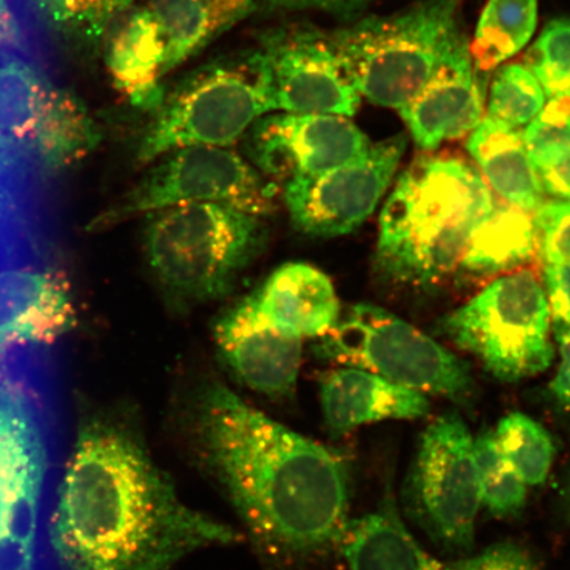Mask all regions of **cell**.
<instances>
[{
    "label": "cell",
    "mask_w": 570,
    "mask_h": 570,
    "mask_svg": "<svg viewBox=\"0 0 570 570\" xmlns=\"http://www.w3.org/2000/svg\"><path fill=\"white\" fill-rule=\"evenodd\" d=\"M30 261L0 266V366L11 352L52 346L76 326L67 277Z\"/></svg>",
    "instance_id": "16"
},
{
    "label": "cell",
    "mask_w": 570,
    "mask_h": 570,
    "mask_svg": "<svg viewBox=\"0 0 570 570\" xmlns=\"http://www.w3.org/2000/svg\"><path fill=\"white\" fill-rule=\"evenodd\" d=\"M534 168L570 149V91L548 98L522 132Z\"/></svg>",
    "instance_id": "33"
},
{
    "label": "cell",
    "mask_w": 570,
    "mask_h": 570,
    "mask_svg": "<svg viewBox=\"0 0 570 570\" xmlns=\"http://www.w3.org/2000/svg\"><path fill=\"white\" fill-rule=\"evenodd\" d=\"M546 97L570 91V19L551 20L525 57Z\"/></svg>",
    "instance_id": "31"
},
{
    "label": "cell",
    "mask_w": 570,
    "mask_h": 570,
    "mask_svg": "<svg viewBox=\"0 0 570 570\" xmlns=\"http://www.w3.org/2000/svg\"><path fill=\"white\" fill-rule=\"evenodd\" d=\"M107 68L114 83L137 106L158 107L164 45L158 26L146 9L128 16L110 42Z\"/></svg>",
    "instance_id": "24"
},
{
    "label": "cell",
    "mask_w": 570,
    "mask_h": 570,
    "mask_svg": "<svg viewBox=\"0 0 570 570\" xmlns=\"http://www.w3.org/2000/svg\"><path fill=\"white\" fill-rule=\"evenodd\" d=\"M191 453L271 558L297 564L340 544L348 523L341 455L253 407L225 384L197 390Z\"/></svg>",
    "instance_id": "2"
},
{
    "label": "cell",
    "mask_w": 570,
    "mask_h": 570,
    "mask_svg": "<svg viewBox=\"0 0 570 570\" xmlns=\"http://www.w3.org/2000/svg\"><path fill=\"white\" fill-rule=\"evenodd\" d=\"M0 134L49 173L75 166L98 139L80 99L16 52H0Z\"/></svg>",
    "instance_id": "12"
},
{
    "label": "cell",
    "mask_w": 570,
    "mask_h": 570,
    "mask_svg": "<svg viewBox=\"0 0 570 570\" xmlns=\"http://www.w3.org/2000/svg\"><path fill=\"white\" fill-rule=\"evenodd\" d=\"M214 341L226 365L248 389L271 399L294 394L303 340L268 325L256 312L252 296L217 321Z\"/></svg>",
    "instance_id": "17"
},
{
    "label": "cell",
    "mask_w": 570,
    "mask_h": 570,
    "mask_svg": "<svg viewBox=\"0 0 570 570\" xmlns=\"http://www.w3.org/2000/svg\"><path fill=\"white\" fill-rule=\"evenodd\" d=\"M318 340L313 352L320 360L366 370L399 386L460 404L474 395L468 362L381 306L353 305Z\"/></svg>",
    "instance_id": "8"
},
{
    "label": "cell",
    "mask_w": 570,
    "mask_h": 570,
    "mask_svg": "<svg viewBox=\"0 0 570 570\" xmlns=\"http://www.w3.org/2000/svg\"><path fill=\"white\" fill-rule=\"evenodd\" d=\"M494 433L505 459L523 481L531 487L544 484L556 454L550 432L533 419L514 412L499 422Z\"/></svg>",
    "instance_id": "29"
},
{
    "label": "cell",
    "mask_w": 570,
    "mask_h": 570,
    "mask_svg": "<svg viewBox=\"0 0 570 570\" xmlns=\"http://www.w3.org/2000/svg\"><path fill=\"white\" fill-rule=\"evenodd\" d=\"M268 237L258 214L226 204L184 205L151 214L145 249L170 295L203 303L229 295Z\"/></svg>",
    "instance_id": "4"
},
{
    "label": "cell",
    "mask_w": 570,
    "mask_h": 570,
    "mask_svg": "<svg viewBox=\"0 0 570 570\" xmlns=\"http://www.w3.org/2000/svg\"><path fill=\"white\" fill-rule=\"evenodd\" d=\"M544 191L570 202V149L537 167Z\"/></svg>",
    "instance_id": "38"
},
{
    "label": "cell",
    "mask_w": 570,
    "mask_h": 570,
    "mask_svg": "<svg viewBox=\"0 0 570 570\" xmlns=\"http://www.w3.org/2000/svg\"><path fill=\"white\" fill-rule=\"evenodd\" d=\"M453 570H540L539 562L524 547L512 541L490 546L470 558L451 564Z\"/></svg>",
    "instance_id": "35"
},
{
    "label": "cell",
    "mask_w": 570,
    "mask_h": 570,
    "mask_svg": "<svg viewBox=\"0 0 570 570\" xmlns=\"http://www.w3.org/2000/svg\"><path fill=\"white\" fill-rule=\"evenodd\" d=\"M28 382L0 367V570H49L51 441Z\"/></svg>",
    "instance_id": "6"
},
{
    "label": "cell",
    "mask_w": 570,
    "mask_h": 570,
    "mask_svg": "<svg viewBox=\"0 0 570 570\" xmlns=\"http://www.w3.org/2000/svg\"><path fill=\"white\" fill-rule=\"evenodd\" d=\"M35 164L0 134V263L32 252L31 189Z\"/></svg>",
    "instance_id": "26"
},
{
    "label": "cell",
    "mask_w": 570,
    "mask_h": 570,
    "mask_svg": "<svg viewBox=\"0 0 570 570\" xmlns=\"http://www.w3.org/2000/svg\"><path fill=\"white\" fill-rule=\"evenodd\" d=\"M252 298L268 325L301 340L324 337L340 318L332 281L306 263H287L277 268Z\"/></svg>",
    "instance_id": "20"
},
{
    "label": "cell",
    "mask_w": 570,
    "mask_h": 570,
    "mask_svg": "<svg viewBox=\"0 0 570 570\" xmlns=\"http://www.w3.org/2000/svg\"><path fill=\"white\" fill-rule=\"evenodd\" d=\"M466 148L489 188L514 208L533 214L544 204V189L518 128L484 116L469 134Z\"/></svg>",
    "instance_id": "21"
},
{
    "label": "cell",
    "mask_w": 570,
    "mask_h": 570,
    "mask_svg": "<svg viewBox=\"0 0 570 570\" xmlns=\"http://www.w3.org/2000/svg\"><path fill=\"white\" fill-rule=\"evenodd\" d=\"M539 0H489L470 55L481 73L497 69L529 45L538 26Z\"/></svg>",
    "instance_id": "27"
},
{
    "label": "cell",
    "mask_w": 570,
    "mask_h": 570,
    "mask_svg": "<svg viewBox=\"0 0 570 570\" xmlns=\"http://www.w3.org/2000/svg\"><path fill=\"white\" fill-rule=\"evenodd\" d=\"M544 276L553 325L570 331V265H547Z\"/></svg>",
    "instance_id": "37"
},
{
    "label": "cell",
    "mask_w": 570,
    "mask_h": 570,
    "mask_svg": "<svg viewBox=\"0 0 570 570\" xmlns=\"http://www.w3.org/2000/svg\"><path fill=\"white\" fill-rule=\"evenodd\" d=\"M554 334L560 345L561 365L550 384V390L561 404L570 407V331L554 326Z\"/></svg>",
    "instance_id": "40"
},
{
    "label": "cell",
    "mask_w": 570,
    "mask_h": 570,
    "mask_svg": "<svg viewBox=\"0 0 570 570\" xmlns=\"http://www.w3.org/2000/svg\"><path fill=\"white\" fill-rule=\"evenodd\" d=\"M402 504L440 550L472 551L482 498L474 439L459 413H444L426 426L403 483Z\"/></svg>",
    "instance_id": "9"
},
{
    "label": "cell",
    "mask_w": 570,
    "mask_h": 570,
    "mask_svg": "<svg viewBox=\"0 0 570 570\" xmlns=\"http://www.w3.org/2000/svg\"><path fill=\"white\" fill-rule=\"evenodd\" d=\"M320 401L325 425L334 438L362 425L415 420L430 412L424 394L355 367L334 370L321 377Z\"/></svg>",
    "instance_id": "19"
},
{
    "label": "cell",
    "mask_w": 570,
    "mask_h": 570,
    "mask_svg": "<svg viewBox=\"0 0 570 570\" xmlns=\"http://www.w3.org/2000/svg\"><path fill=\"white\" fill-rule=\"evenodd\" d=\"M474 454L483 508L498 518L518 517L525 508L527 483L505 459L493 431L474 439Z\"/></svg>",
    "instance_id": "28"
},
{
    "label": "cell",
    "mask_w": 570,
    "mask_h": 570,
    "mask_svg": "<svg viewBox=\"0 0 570 570\" xmlns=\"http://www.w3.org/2000/svg\"><path fill=\"white\" fill-rule=\"evenodd\" d=\"M48 540L60 570H173L242 534L183 501L137 426L96 415L78 428Z\"/></svg>",
    "instance_id": "1"
},
{
    "label": "cell",
    "mask_w": 570,
    "mask_h": 570,
    "mask_svg": "<svg viewBox=\"0 0 570 570\" xmlns=\"http://www.w3.org/2000/svg\"><path fill=\"white\" fill-rule=\"evenodd\" d=\"M0 52H16L32 57L31 28L19 0H0Z\"/></svg>",
    "instance_id": "36"
},
{
    "label": "cell",
    "mask_w": 570,
    "mask_h": 570,
    "mask_svg": "<svg viewBox=\"0 0 570 570\" xmlns=\"http://www.w3.org/2000/svg\"><path fill=\"white\" fill-rule=\"evenodd\" d=\"M275 7L287 10H320L348 16L368 6L373 0H268Z\"/></svg>",
    "instance_id": "39"
},
{
    "label": "cell",
    "mask_w": 570,
    "mask_h": 570,
    "mask_svg": "<svg viewBox=\"0 0 570 570\" xmlns=\"http://www.w3.org/2000/svg\"><path fill=\"white\" fill-rule=\"evenodd\" d=\"M256 0H148L164 45L163 75L174 70L220 33L246 19Z\"/></svg>",
    "instance_id": "23"
},
{
    "label": "cell",
    "mask_w": 570,
    "mask_h": 570,
    "mask_svg": "<svg viewBox=\"0 0 570 570\" xmlns=\"http://www.w3.org/2000/svg\"><path fill=\"white\" fill-rule=\"evenodd\" d=\"M537 252L532 214L497 204L470 238L458 269L472 277H491L524 265Z\"/></svg>",
    "instance_id": "25"
},
{
    "label": "cell",
    "mask_w": 570,
    "mask_h": 570,
    "mask_svg": "<svg viewBox=\"0 0 570 570\" xmlns=\"http://www.w3.org/2000/svg\"><path fill=\"white\" fill-rule=\"evenodd\" d=\"M533 223L546 265H570V202L544 203L533 213Z\"/></svg>",
    "instance_id": "34"
},
{
    "label": "cell",
    "mask_w": 570,
    "mask_h": 570,
    "mask_svg": "<svg viewBox=\"0 0 570 570\" xmlns=\"http://www.w3.org/2000/svg\"><path fill=\"white\" fill-rule=\"evenodd\" d=\"M268 112L353 117L361 96L330 35L289 30L268 36L249 60Z\"/></svg>",
    "instance_id": "13"
},
{
    "label": "cell",
    "mask_w": 570,
    "mask_h": 570,
    "mask_svg": "<svg viewBox=\"0 0 570 570\" xmlns=\"http://www.w3.org/2000/svg\"><path fill=\"white\" fill-rule=\"evenodd\" d=\"M405 148L407 138L399 134L330 173L285 181L284 203L292 225L315 238H336L358 229L386 194Z\"/></svg>",
    "instance_id": "14"
},
{
    "label": "cell",
    "mask_w": 570,
    "mask_h": 570,
    "mask_svg": "<svg viewBox=\"0 0 570 570\" xmlns=\"http://www.w3.org/2000/svg\"><path fill=\"white\" fill-rule=\"evenodd\" d=\"M538 78L522 63L498 68L491 83L488 117L510 127L529 125L546 105Z\"/></svg>",
    "instance_id": "30"
},
{
    "label": "cell",
    "mask_w": 570,
    "mask_h": 570,
    "mask_svg": "<svg viewBox=\"0 0 570 570\" xmlns=\"http://www.w3.org/2000/svg\"><path fill=\"white\" fill-rule=\"evenodd\" d=\"M340 546L348 570H453L412 537L392 495L375 511L348 522Z\"/></svg>",
    "instance_id": "22"
},
{
    "label": "cell",
    "mask_w": 570,
    "mask_h": 570,
    "mask_svg": "<svg viewBox=\"0 0 570 570\" xmlns=\"http://www.w3.org/2000/svg\"><path fill=\"white\" fill-rule=\"evenodd\" d=\"M268 114L249 62L206 68L156 107L138 149L141 166L187 147H230Z\"/></svg>",
    "instance_id": "11"
},
{
    "label": "cell",
    "mask_w": 570,
    "mask_h": 570,
    "mask_svg": "<svg viewBox=\"0 0 570 570\" xmlns=\"http://www.w3.org/2000/svg\"><path fill=\"white\" fill-rule=\"evenodd\" d=\"M370 146L372 141L347 117L277 112L249 128L247 151L262 175L288 181L345 166Z\"/></svg>",
    "instance_id": "15"
},
{
    "label": "cell",
    "mask_w": 570,
    "mask_h": 570,
    "mask_svg": "<svg viewBox=\"0 0 570 570\" xmlns=\"http://www.w3.org/2000/svg\"><path fill=\"white\" fill-rule=\"evenodd\" d=\"M480 170L455 156L423 155L399 176L381 214L375 268L430 288L458 269L470 238L495 208Z\"/></svg>",
    "instance_id": "3"
},
{
    "label": "cell",
    "mask_w": 570,
    "mask_h": 570,
    "mask_svg": "<svg viewBox=\"0 0 570 570\" xmlns=\"http://www.w3.org/2000/svg\"><path fill=\"white\" fill-rule=\"evenodd\" d=\"M502 382L544 373L554 353L543 284L529 269L498 277L436 327Z\"/></svg>",
    "instance_id": "7"
},
{
    "label": "cell",
    "mask_w": 570,
    "mask_h": 570,
    "mask_svg": "<svg viewBox=\"0 0 570 570\" xmlns=\"http://www.w3.org/2000/svg\"><path fill=\"white\" fill-rule=\"evenodd\" d=\"M466 36L403 107L401 116L419 148L434 151L465 137L484 117V90Z\"/></svg>",
    "instance_id": "18"
},
{
    "label": "cell",
    "mask_w": 570,
    "mask_h": 570,
    "mask_svg": "<svg viewBox=\"0 0 570 570\" xmlns=\"http://www.w3.org/2000/svg\"><path fill=\"white\" fill-rule=\"evenodd\" d=\"M141 180L92 224L125 220L196 204H226L268 217L276 210V187L226 147H187L164 155Z\"/></svg>",
    "instance_id": "10"
},
{
    "label": "cell",
    "mask_w": 570,
    "mask_h": 570,
    "mask_svg": "<svg viewBox=\"0 0 570 570\" xmlns=\"http://www.w3.org/2000/svg\"><path fill=\"white\" fill-rule=\"evenodd\" d=\"M130 0H33L47 24L61 33L98 36Z\"/></svg>",
    "instance_id": "32"
},
{
    "label": "cell",
    "mask_w": 570,
    "mask_h": 570,
    "mask_svg": "<svg viewBox=\"0 0 570 570\" xmlns=\"http://www.w3.org/2000/svg\"><path fill=\"white\" fill-rule=\"evenodd\" d=\"M460 9L461 0H419L391 16L356 21L330 38L358 95L402 110L465 38Z\"/></svg>",
    "instance_id": "5"
}]
</instances>
